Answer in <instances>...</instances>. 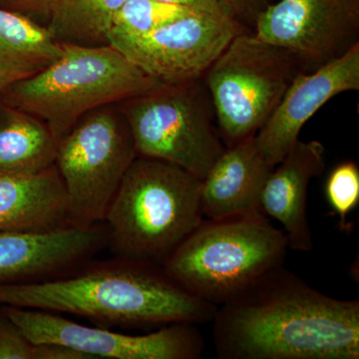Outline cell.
Returning a JSON list of instances; mask_svg holds the SVG:
<instances>
[{
    "label": "cell",
    "instance_id": "1",
    "mask_svg": "<svg viewBox=\"0 0 359 359\" xmlns=\"http://www.w3.org/2000/svg\"><path fill=\"white\" fill-rule=\"evenodd\" d=\"M221 359H358L359 302L313 289L283 266L217 308Z\"/></svg>",
    "mask_w": 359,
    "mask_h": 359
},
{
    "label": "cell",
    "instance_id": "2",
    "mask_svg": "<svg viewBox=\"0 0 359 359\" xmlns=\"http://www.w3.org/2000/svg\"><path fill=\"white\" fill-rule=\"evenodd\" d=\"M81 316L104 327L212 323L218 306L195 297L162 266L117 257L87 262L68 275L0 285V306Z\"/></svg>",
    "mask_w": 359,
    "mask_h": 359
},
{
    "label": "cell",
    "instance_id": "3",
    "mask_svg": "<svg viewBox=\"0 0 359 359\" xmlns=\"http://www.w3.org/2000/svg\"><path fill=\"white\" fill-rule=\"evenodd\" d=\"M202 180L171 163L137 156L103 223L116 257L162 266L204 219Z\"/></svg>",
    "mask_w": 359,
    "mask_h": 359
},
{
    "label": "cell",
    "instance_id": "4",
    "mask_svg": "<svg viewBox=\"0 0 359 359\" xmlns=\"http://www.w3.org/2000/svg\"><path fill=\"white\" fill-rule=\"evenodd\" d=\"M60 44V57L0 93L2 100L42 120L57 143L90 111L163 85L110 44Z\"/></svg>",
    "mask_w": 359,
    "mask_h": 359
},
{
    "label": "cell",
    "instance_id": "5",
    "mask_svg": "<svg viewBox=\"0 0 359 359\" xmlns=\"http://www.w3.org/2000/svg\"><path fill=\"white\" fill-rule=\"evenodd\" d=\"M287 249L285 231L264 212L203 219L162 266L187 292L219 306L283 266Z\"/></svg>",
    "mask_w": 359,
    "mask_h": 359
},
{
    "label": "cell",
    "instance_id": "6",
    "mask_svg": "<svg viewBox=\"0 0 359 359\" xmlns=\"http://www.w3.org/2000/svg\"><path fill=\"white\" fill-rule=\"evenodd\" d=\"M304 71L292 52L255 34L242 32L231 40L203 76L228 147L257 133Z\"/></svg>",
    "mask_w": 359,
    "mask_h": 359
},
{
    "label": "cell",
    "instance_id": "7",
    "mask_svg": "<svg viewBox=\"0 0 359 359\" xmlns=\"http://www.w3.org/2000/svg\"><path fill=\"white\" fill-rule=\"evenodd\" d=\"M202 79L163 84L118 103L137 156L171 163L204 179L226 148L215 127L214 107Z\"/></svg>",
    "mask_w": 359,
    "mask_h": 359
},
{
    "label": "cell",
    "instance_id": "8",
    "mask_svg": "<svg viewBox=\"0 0 359 359\" xmlns=\"http://www.w3.org/2000/svg\"><path fill=\"white\" fill-rule=\"evenodd\" d=\"M137 157L119 104L90 111L61 138L55 165L67 195L68 226L103 223L123 177Z\"/></svg>",
    "mask_w": 359,
    "mask_h": 359
},
{
    "label": "cell",
    "instance_id": "9",
    "mask_svg": "<svg viewBox=\"0 0 359 359\" xmlns=\"http://www.w3.org/2000/svg\"><path fill=\"white\" fill-rule=\"evenodd\" d=\"M244 28L230 16L194 13L141 35L109 33L108 43L163 84L202 79Z\"/></svg>",
    "mask_w": 359,
    "mask_h": 359
},
{
    "label": "cell",
    "instance_id": "10",
    "mask_svg": "<svg viewBox=\"0 0 359 359\" xmlns=\"http://www.w3.org/2000/svg\"><path fill=\"white\" fill-rule=\"evenodd\" d=\"M0 311L33 344H55L91 359H199L205 340L195 325L174 323L143 335L124 334L79 325L52 311L0 306Z\"/></svg>",
    "mask_w": 359,
    "mask_h": 359
},
{
    "label": "cell",
    "instance_id": "11",
    "mask_svg": "<svg viewBox=\"0 0 359 359\" xmlns=\"http://www.w3.org/2000/svg\"><path fill=\"white\" fill-rule=\"evenodd\" d=\"M257 39L295 54L306 72L344 55L358 44L353 0H280L255 21Z\"/></svg>",
    "mask_w": 359,
    "mask_h": 359
},
{
    "label": "cell",
    "instance_id": "12",
    "mask_svg": "<svg viewBox=\"0 0 359 359\" xmlns=\"http://www.w3.org/2000/svg\"><path fill=\"white\" fill-rule=\"evenodd\" d=\"M107 240L104 223L48 231H0V285L68 275L107 247Z\"/></svg>",
    "mask_w": 359,
    "mask_h": 359
},
{
    "label": "cell",
    "instance_id": "13",
    "mask_svg": "<svg viewBox=\"0 0 359 359\" xmlns=\"http://www.w3.org/2000/svg\"><path fill=\"white\" fill-rule=\"evenodd\" d=\"M358 90L359 43L340 57L294 78L273 114L255 136L257 148L276 167L299 140L304 124L325 103L340 93Z\"/></svg>",
    "mask_w": 359,
    "mask_h": 359
},
{
    "label": "cell",
    "instance_id": "14",
    "mask_svg": "<svg viewBox=\"0 0 359 359\" xmlns=\"http://www.w3.org/2000/svg\"><path fill=\"white\" fill-rule=\"evenodd\" d=\"M325 147L318 141H297L269 174L263 193L264 215L280 222L290 249L309 252L313 243L308 219L309 182L325 171Z\"/></svg>",
    "mask_w": 359,
    "mask_h": 359
},
{
    "label": "cell",
    "instance_id": "15",
    "mask_svg": "<svg viewBox=\"0 0 359 359\" xmlns=\"http://www.w3.org/2000/svg\"><path fill=\"white\" fill-rule=\"evenodd\" d=\"M255 136L229 146L202 180L201 205L205 219L264 212L262 193L273 170Z\"/></svg>",
    "mask_w": 359,
    "mask_h": 359
},
{
    "label": "cell",
    "instance_id": "16",
    "mask_svg": "<svg viewBox=\"0 0 359 359\" xmlns=\"http://www.w3.org/2000/svg\"><path fill=\"white\" fill-rule=\"evenodd\" d=\"M68 226L67 195L55 165L39 172L0 171V231Z\"/></svg>",
    "mask_w": 359,
    "mask_h": 359
},
{
    "label": "cell",
    "instance_id": "17",
    "mask_svg": "<svg viewBox=\"0 0 359 359\" xmlns=\"http://www.w3.org/2000/svg\"><path fill=\"white\" fill-rule=\"evenodd\" d=\"M57 141L36 116L0 98V171L30 173L53 166Z\"/></svg>",
    "mask_w": 359,
    "mask_h": 359
},
{
    "label": "cell",
    "instance_id": "18",
    "mask_svg": "<svg viewBox=\"0 0 359 359\" xmlns=\"http://www.w3.org/2000/svg\"><path fill=\"white\" fill-rule=\"evenodd\" d=\"M126 0H57L46 27L59 43L102 46Z\"/></svg>",
    "mask_w": 359,
    "mask_h": 359
},
{
    "label": "cell",
    "instance_id": "19",
    "mask_svg": "<svg viewBox=\"0 0 359 359\" xmlns=\"http://www.w3.org/2000/svg\"><path fill=\"white\" fill-rule=\"evenodd\" d=\"M62 47L46 26L0 7V61L41 70L60 57Z\"/></svg>",
    "mask_w": 359,
    "mask_h": 359
},
{
    "label": "cell",
    "instance_id": "20",
    "mask_svg": "<svg viewBox=\"0 0 359 359\" xmlns=\"http://www.w3.org/2000/svg\"><path fill=\"white\" fill-rule=\"evenodd\" d=\"M194 13L200 11L160 0H126L116 13L109 33L145 34Z\"/></svg>",
    "mask_w": 359,
    "mask_h": 359
},
{
    "label": "cell",
    "instance_id": "21",
    "mask_svg": "<svg viewBox=\"0 0 359 359\" xmlns=\"http://www.w3.org/2000/svg\"><path fill=\"white\" fill-rule=\"evenodd\" d=\"M325 196L332 211L339 217L341 226L359 203V169L353 161L340 163L328 175Z\"/></svg>",
    "mask_w": 359,
    "mask_h": 359
},
{
    "label": "cell",
    "instance_id": "22",
    "mask_svg": "<svg viewBox=\"0 0 359 359\" xmlns=\"http://www.w3.org/2000/svg\"><path fill=\"white\" fill-rule=\"evenodd\" d=\"M35 347L36 344L0 311V359H35Z\"/></svg>",
    "mask_w": 359,
    "mask_h": 359
},
{
    "label": "cell",
    "instance_id": "23",
    "mask_svg": "<svg viewBox=\"0 0 359 359\" xmlns=\"http://www.w3.org/2000/svg\"><path fill=\"white\" fill-rule=\"evenodd\" d=\"M56 2L57 0H0V7L30 18L42 16L49 20Z\"/></svg>",
    "mask_w": 359,
    "mask_h": 359
},
{
    "label": "cell",
    "instance_id": "24",
    "mask_svg": "<svg viewBox=\"0 0 359 359\" xmlns=\"http://www.w3.org/2000/svg\"><path fill=\"white\" fill-rule=\"evenodd\" d=\"M35 344V359H91L81 351L61 344Z\"/></svg>",
    "mask_w": 359,
    "mask_h": 359
},
{
    "label": "cell",
    "instance_id": "25",
    "mask_svg": "<svg viewBox=\"0 0 359 359\" xmlns=\"http://www.w3.org/2000/svg\"><path fill=\"white\" fill-rule=\"evenodd\" d=\"M160 1L188 7V8L193 9L195 11H200V13L230 16L231 18L219 0H160Z\"/></svg>",
    "mask_w": 359,
    "mask_h": 359
},
{
    "label": "cell",
    "instance_id": "26",
    "mask_svg": "<svg viewBox=\"0 0 359 359\" xmlns=\"http://www.w3.org/2000/svg\"><path fill=\"white\" fill-rule=\"evenodd\" d=\"M35 72L37 71L25 67V66L0 61V93L13 82L29 76Z\"/></svg>",
    "mask_w": 359,
    "mask_h": 359
},
{
    "label": "cell",
    "instance_id": "27",
    "mask_svg": "<svg viewBox=\"0 0 359 359\" xmlns=\"http://www.w3.org/2000/svg\"><path fill=\"white\" fill-rule=\"evenodd\" d=\"M224 8L228 11L229 14L236 20L238 15L244 14H254L255 21L257 16L255 6L256 0H219Z\"/></svg>",
    "mask_w": 359,
    "mask_h": 359
}]
</instances>
